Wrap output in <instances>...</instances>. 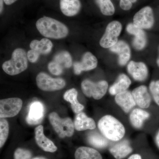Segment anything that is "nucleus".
I'll list each match as a JSON object with an SVG mask.
<instances>
[{
    "label": "nucleus",
    "instance_id": "23",
    "mask_svg": "<svg viewBox=\"0 0 159 159\" xmlns=\"http://www.w3.org/2000/svg\"><path fill=\"white\" fill-rule=\"evenodd\" d=\"M53 43L50 39H42L41 40L34 39L30 44L31 49L37 51L40 54H48L51 52L53 48Z\"/></svg>",
    "mask_w": 159,
    "mask_h": 159
},
{
    "label": "nucleus",
    "instance_id": "11",
    "mask_svg": "<svg viewBox=\"0 0 159 159\" xmlns=\"http://www.w3.org/2000/svg\"><path fill=\"white\" fill-rule=\"evenodd\" d=\"M98 64L97 57L91 52H86L83 55L80 62H75L74 64V72L76 75H79L82 71H89L96 68Z\"/></svg>",
    "mask_w": 159,
    "mask_h": 159
},
{
    "label": "nucleus",
    "instance_id": "35",
    "mask_svg": "<svg viewBox=\"0 0 159 159\" xmlns=\"http://www.w3.org/2000/svg\"><path fill=\"white\" fill-rule=\"evenodd\" d=\"M128 159H142V157L140 155L137 154L132 155Z\"/></svg>",
    "mask_w": 159,
    "mask_h": 159
},
{
    "label": "nucleus",
    "instance_id": "37",
    "mask_svg": "<svg viewBox=\"0 0 159 159\" xmlns=\"http://www.w3.org/2000/svg\"><path fill=\"white\" fill-rule=\"evenodd\" d=\"M156 143L157 145L159 148V130L155 138Z\"/></svg>",
    "mask_w": 159,
    "mask_h": 159
},
{
    "label": "nucleus",
    "instance_id": "26",
    "mask_svg": "<svg viewBox=\"0 0 159 159\" xmlns=\"http://www.w3.org/2000/svg\"><path fill=\"white\" fill-rule=\"evenodd\" d=\"M87 141L92 146L99 148H105L109 144L108 139L97 131L89 133L87 135Z\"/></svg>",
    "mask_w": 159,
    "mask_h": 159
},
{
    "label": "nucleus",
    "instance_id": "12",
    "mask_svg": "<svg viewBox=\"0 0 159 159\" xmlns=\"http://www.w3.org/2000/svg\"><path fill=\"white\" fill-rule=\"evenodd\" d=\"M126 31L129 33L135 36L133 41V46L135 49L141 50L145 48L147 43V37L143 29L130 23L127 26Z\"/></svg>",
    "mask_w": 159,
    "mask_h": 159
},
{
    "label": "nucleus",
    "instance_id": "25",
    "mask_svg": "<svg viewBox=\"0 0 159 159\" xmlns=\"http://www.w3.org/2000/svg\"><path fill=\"white\" fill-rule=\"evenodd\" d=\"M78 93L76 89H71L67 91L64 95V99L66 101L70 102L71 107L73 111L78 114L84 108V107L80 104L77 100Z\"/></svg>",
    "mask_w": 159,
    "mask_h": 159
},
{
    "label": "nucleus",
    "instance_id": "4",
    "mask_svg": "<svg viewBox=\"0 0 159 159\" xmlns=\"http://www.w3.org/2000/svg\"><path fill=\"white\" fill-rule=\"evenodd\" d=\"M49 119L54 130L60 138L70 137L74 134V125L70 118L61 119L57 113L52 112L49 115Z\"/></svg>",
    "mask_w": 159,
    "mask_h": 159
},
{
    "label": "nucleus",
    "instance_id": "33",
    "mask_svg": "<svg viewBox=\"0 0 159 159\" xmlns=\"http://www.w3.org/2000/svg\"><path fill=\"white\" fill-rule=\"evenodd\" d=\"M40 54L35 50H29L27 53V57L29 61L31 63H35L37 61Z\"/></svg>",
    "mask_w": 159,
    "mask_h": 159
},
{
    "label": "nucleus",
    "instance_id": "6",
    "mask_svg": "<svg viewBox=\"0 0 159 159\" xmlns=\"http://www.w3.org/2000/svg\"><path fill=\"white\" fill-rule=\"evenodd\" d=\"M122 30L121 23L118 21L111 22L107 25L99 44L104 48H110L118 42V37Z\"/></svg>",
    "mask_w": 159,
    "mask_h": 159
},
{
    "label": "nucleus",
    "instance_id": "30",
    "mask_svg": "<svg viewBox=\"0 0 159 159\" xmlns=\"http://www.w3.org/2000/svg\"><path fill=\"white\" fill-rule=\"evenodd\" d=\"M149 90L154 100L159 106V80L152 81L149 84Z\"/></svg>",
    "mask_w": 159,
    "mask_h": 159
},
{
    "label": "nucleus",
    "instance_id": "7",
    "mask_svg": "<svg viewBox=\"0 0 159 159\" xmlns=\"http://www.w3.org/2000/svg\"><path fill=\"white\" fill-rule=\"evenodd\" d=\"M39 88L44 91L59 90L65 86L66 82L61 78H53L44 73H40L36 78Z\"/></svg>",
    "mask_w": 159,
    "mask_h": 159
},
{
    "label": "nucleus",
    "instance_id": "39",
    "mask_svg": "<svg viewBox=\"0 0 159 159\" xmlns=\"http://www.w3.org/2000/svg\"><path fill=\"white\" fill-rule=\"evenodd\" d=\"M32 159H47L43 157H34V158Z\"/></svg>",
    "mask_w": 159,
    "mask_h": 159
},
{
    "label": "nucleus",
    "instance_id": "21",
    "mask_svg": "<svg viewBox=\"0 0 159 159\" xmlns=\"http://www.w3.org/2000/svg\"><path fill=\"white\" fill-rule=\"evenodd\" d=\"M131 84V81L128 76L124 74L119 75L117 81L111 86L109 92L111 95L117 94L125 92L129 87Z\"/></svg>",
    "mask_w": 159,
    "mask_h": 159
},
{
    "label": "nucleus",
    "instance_id": "28",
    "mask_svg": "<svg viewBox=\"0 0 159 159\" xmlns=\"http://www.w3.org/2000/svg\"><path fill=\"white\" fill-rule=\"evenodd\" d=\"M96 1L102 14L110 16L114 14L115 7L111 0H96Z\"/></svg>",
    "mask_w": 159,
    "mask_h": 159
},
{
    "label": "nucleus",
    "instance_id": "16",
    "mask_svg": "<svg viewBox=\"0 0 159 159\" xmlns=\"http://www.w3.org/2000/svg\"><path fill=\"white\" fill-rule=\"evenodd\" d=\"M110 50L118 54L119 56L118 61L120 66H125L130 59V48L128 44L123 41H119L115 45L110 48Z\"/></svg>",
    "mask_w": 159,
    "mask_h": 159
},
{
    "label": "nucleus",
    "instance_id": "24",
    "mask_svg": "<svg viewBox=\"0 0 159 159\" xmlns=\"http://www.w3.org/2000/svg\"><path fill=\"white\" fill-rule=\"evenodd\" d=\"M75 159H102L99 152L88 147H80L75 152Z\"/></svg>",
    "mask_w": 159,
    "mask_h": 159
},
{
    "label": "nucleus",
    "instance_id": "19",
    "mask_svg": "<svg viewBox=\"0 0 159 159\" xmlns=\"http://www.w3.org/2000/svg\"><path fill=\"white\" fill-rule=\"evenodd\" d=\"M60 7L63 14L73 16L80 11L81 3L79 0H60Z\"/></svg>",
    "mask_w": 159,
    "mask_h": 159
},
{
    "label": "nucleus",
    "instance_id": "5",
    "mask_svg": "<svg viewBox=\"0 0 159 159\" xmlns=\"http://www.w3.org/2000/svg\"><path fill=\"white\" fill-rule=\"evenodd\" d=\"M81 86L83 93L86 97L99 99L106 93L108 85L105 80L95 83L86 79L81 83Z\"/></svg>",
    "mask_w": 159,
    "mask_h": 159
},
{
    "label": "nucleus",
    "instance_id": "14",
    "mask_svg": "<svg viewBox=\"0 0 159 159\" xmlns=\"http://www.w3.org/2000/svg\"><path fill=\"white\" fill-rule=\"evenodd\" d=\"M127 70L131 76L137 81H144L148 77V68L143 62L130 61L127 66Z\"/></svg>",
    "mask_w": 159,
    "mask_h": 159
},
{
    "label": "nucleus",
    "instance_id": "17",
    "mask_svg": "<svg viewBox=\"0 0 159 159\" xmlns=\"http://www.w3.org/2000/svg\"><path fill=\"white\" fill-rule=\"evenodd\" d=\"M115 101L126 113L129 112L136 105L132 93L128 91H125L116 95Z\"/></svg>",
    "mask_w": 159,
    "mask_h": 159
},
{
    "label": "nucleus",
    "instance_id": "32",
    "mask_svg": "<svg viewBox=\"0 0 159 159\" xmlns=\"http://www.w3.org/2000/svg\"><path fill=\"white\" fill-rule=\"evenodd\" d=\"M48 69L51 74L56 76L62 74L63 71V68L54 61L49 63L48 65Z\"/></svg>",
    "mask_w": 159,
    "mask_h": 159
},
{
    "label": "nucleus",
    "instance_id": "38",
    "mask_svg": "<svg viewBox=\"0 0 159 159\" xmlns=\"http://www.w3.org/2000/svg\"><path fill=\"white\" fill-rule=\"evenodd\" d=\"M4 0H0V12L2 13L3 10V2Z\"/></svg>",
    "mask_w": 159,
    "mask_h": 159
},
{
    "label": "nucleus",
    "instance_id": "31",
    "mask_svg": "<svg viewBox=\"0 0 159 159\" xmlns=\"http://www.w3.org/2000/svg\"><path fill=\"white\" fill-rule=\"evenodd\" d=\"M31 152L24 148H18L14 152V159H31Z\"/></svg>",
    "mask_w": 159,
    "mask_h": 159
},
{
    "label": "nucleus",
    "instance_id": "36",
    "mask_svg": "<svg viewBox=\"0 0 159 159\" xmlns=\"http://www.w3.org/2000/svg\"><path fill=\"white\" fill-rule=\"evenodd\" d=\"M17 0H4V2L7 5H11Z\"/></svg>",
    "mask_w": 159,
    "mask_h": 159
},
{
    "label": "nucleus",
    "instance_id": "22",
    "mask_svg": "<svg viewBox=\"0 0 159 159\" xmlns=\"http://www.w3.org/2000/svg\"><path fill=\"white\" fill-rule=\"evenodd\" d=\"M150 117L148 112L142 109H135L132 111L129 116V120L132 125L137 129L142 128L144 121Z\"/></svg>",
    "mask_w": 159,
    "mask_h": 159
},
{
    "label": "nucleus",
    "instance_id": "9",
    "mask_svg": "<svg viewBox=\"0 0 159 159\" xmlns=\"http://www.w3.org/2000/svg\"><path fill=\"white\" fill-rule=\"evenodd\" d=\"M134 25L142 29H148L152 28L155 19L152 9L149 6H146L140 9L134 17Z\"/></svg>",
    "mask_w": 159,
    "mask_h": 159
},
{
    "label": "nucleus",
    "instance_id": "13",
    "mask_svg": "<svg viewBox=\"0 0 159 159\" xmlns=\"http://www.w3.org/2000/svg\"><path fill=\"white\" fill-rule=\"evenodd\" d=\"M34 134L36 143L43 150L50 152H54L57 150V146L44 134L43 125H39L35 129Z\"/></svg>",
    "mask_w": 159,
    "mask_h": 159
},
{
    "label": "nucleus",
    "instance_id": "15",
    "mask_svg": "<svg viewBox=\"0 0 159 159\" xmlns=\"http://www.w3.org/2000/svg\"><path fill=\"white\" fill-rule=\"evenodd\" d=\"M132 93L136 103L139 107L146 109L150 106L151 98L145 86L138 87L133 91Z\"/></svg>",
    "mask_w": 159,
    "mask_h": 159
},
{
    "label": "nucleus",
    "instance_id": "10",
    "mask_svg": "<svg viewBox=\"0 0 159 159\" xmlns=\"http://www.w3.org/2000/svg\"><path fill=\"white\" fill-rule=\"evenodd\" d=\"M26 122L30 125H36L42 121L44 115V107L41 102L34 101L29 106Z\"/></svg>",
    "mask_w": 159,
    "mask_h": 159
},
{
    "label": "nucleus",
    "instance_id": "29",
    "mask_svg": "<svg viewBox=\"0 0 159 159\" xmlns=\"http://www.w3.org/2000/svg\"><path fill=\"white\" fill-rule=\"evenodd\" d=\"M9 132V125L8 121L4 118L0 121V147H3L8 139Z\"/></svg>",
    "mask_w": 159,
    "mask_h": 159
},
{
    "label": "nucleus",
    "instance_id": "3",
    "mask_svg": "<svg viewBox=\"0 0 159 159\" xmlns=\"http://www.w3.org/2000/svg\"><path fill=\"white\" fill-rule=\"evenodd\" d=\"M28 60L27 54L24 49H15L12 52L11 59L3 64V70L11 76L17 75L27 69Z\"/></svg>",
    "mask_w": 159,
    "mask_h": 159
},
{
    "label": "nucleus",
    "instance_id": "1",
    "mask_svg": "<svg viewBox=\"0 0 159 159\" xmlns=\"http://www.w3.org/2000/svg\"><path fill=\"white\" fill-rule=\"evenodd\" d=\"M37 30L48 38L61 39L67 36L69 29L63 23L52 18L44 16L36 23Z\"/></svg>",
    "mask_w": 159,
    "mask_h": 159
},
{
    "label": "nucleus",
    "instance_id": "27",
    "mask_svg": "<svg viewBox=\"0 0 159 159\" xmlns=\"http://www.w3.org/2000/svg\"><path fill=\"white\" fill-rule=\"evenodd\" d=\"M54 61L59 64L63 68H69L72 65V57L66 51H61L54 56Z\"/></svg>",
    "mask_w": 159,
    "mask_h": 159
},
{
    "label": "nucleus",
    "instance_id": "20",
    "mask_svg": "<svg viewBox=\"0 0 159 159\" xmlns=\"http://www.w3.org/2000/svg\"><path fill=\"white\" fill-rule=\"evenodd\" d=\"M74 128L77 131L93 129L96 127L93 119L89 118L84 112L77 114L74 120Z\"/></svg>",
    "mask_w": 159,
    "mask_h": 159
},
{
    "label": "nucleus",
    "instance_id": "2",
    "mask_svg": "<svg viewBox=\"0 0 159 159\" xmlns=\"http://www.w3.org/2000/svg\"><path fill=\"white\" fill-rule=\"evenodd\" d=\"M98 126L100 132L106 138L113 142L120 141L125 134L123 124L110 115L102 117L98 122Z\"/></svg>",
    "mask_w": 159,
    "mask_h": 159
},
{
    "label": "nucleus",
    "instance_id": "18",
    "mask_svg": "<svg viewBox=\"0 0 159 159\" xmlns=\"http://www.w3.org/2000/svg\"><path fill=\"white\" fill-rule=\"evenodd\" d=\"M110 152L116 159L124 158L132 152L128 140H124L111 146Z\"/></svg>",
    "mask_w": 159,
    "mask_h": 159
},
{
    "label": "nucleus",
    "instance_id": "8",
    "mask_svg": "<svg viewBox=\"0 0 159 159\" xmlns=\"http://www.w3.org/2000/svg\"><path fill=\"white\" fill-rule=\"evenodd\" d=\"M22 100L20 98H11L0 101V117L11 118L15 116L22 107Z\"/></svg>",
    "mask_w": 159,
    "mask_h": 159
},
{
    "label": "nucleus",
    "instance_id": "40",
    "mask_svg": "<svg viewBox=\"0 0 159 159\" xmlns=\"http://www.w3.org/2000/svg\"><path fill=\"white\" fill-rule=\"evenodd\" d=\"M158 56L157 59V66H158V67H159V47L158 48Z\"/></svg>",
    "mask_w": 159,
    "mask_h": 159
},
{
    "label": "nucleus",
    "instance_id": "34",
    "mask_svg": "<svg viewBox=\"0 0 159 159\" xmlns=\"http://www.w3.org/2000/svg\"><path fill=\"white\" fill-rule=\"evenodd\" d=\"M137 0H120V6L124 10H129L132 6L133 3H135Z\"/></svg>",
    "mask_w": 159,
    "mask_h": 159
}]
</instances>
